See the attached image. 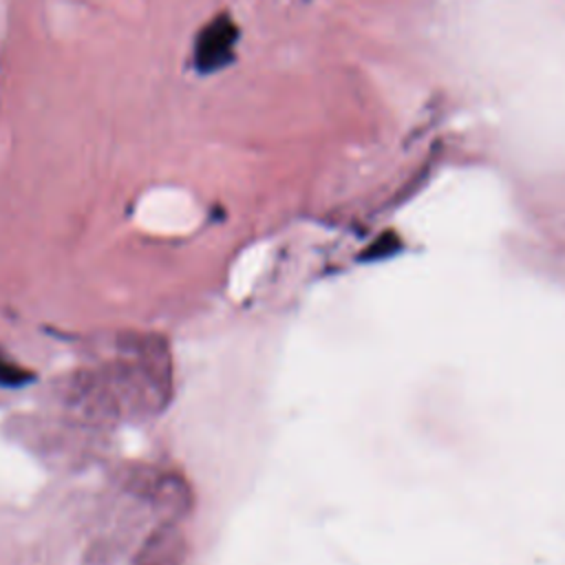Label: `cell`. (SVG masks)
I'll return each mask as SVG.
<instances>
[{"label": "cell", "mask_w": 565, "mask_h": 565, "mask_svg": "<svg viewBox=\"0 0 565 565\" xmlns=\"http://www.w3.org/2000/svg\"><path fill=\"white\" fill-rule=\"evenodd\" d=\"M444 38L501 141L565 161V0H446Z\"/></svg>", "instance_id": "1"}, {"label": "cell", "mask_w": 565, "mask_h": 565, "mask_svg": "<svg viewBox=\"0 0 565 565\" xmlns=\"http://www.w3.org/2000/svg\"><path fill=\"white\" fill-rule=\"evenodd\" d=\"M238 29L227 13L214 15L196 35L194 66L199 73H214L234 60Z\"/></svg>", "instance_id": "2"}, {"label": "cell", "mask_w": 565, "mask_h": 565, "mask_svg": "<svg viewBox=\"0 0 565 565\" xmlns=\"http://www.w3.org/2000/svg\"><path fill=\"white\" fill-rule=\"evenodd\" d=\"M260 265H263V254H258V252L249 254V256H243L236 263V267H234V271L230 276V296L234 300H241V298H245L252 291L254 280H256V276L260 271Z\"/></svg>", "instance_id": "3"}]
</instances>
